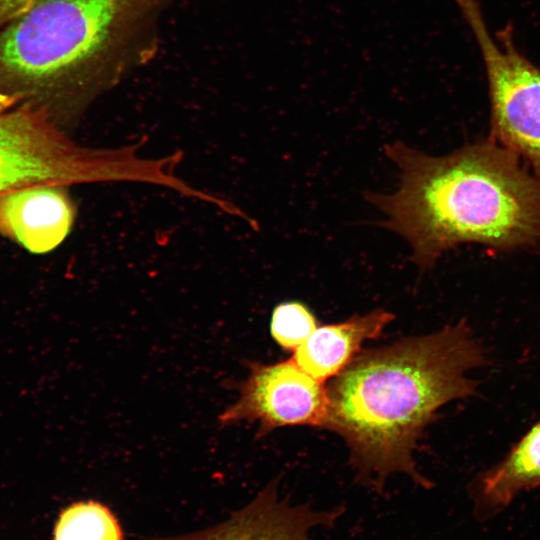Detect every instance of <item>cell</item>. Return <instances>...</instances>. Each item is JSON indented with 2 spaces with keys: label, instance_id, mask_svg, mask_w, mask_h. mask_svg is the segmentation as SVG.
<instances>
[{
  "label": "cell",
  "instance_id": "2",
  "mask_svg": "<svg viewBox=\"0 0 540 540\" xmlns=\"http://www.w3.org/2000/svg\"><path fill=\"white\" fill-rule=\"evenodd\" d=\"M384 152L399 169L398 188L365 197L421 269L463 243L510 251L540 241V173L491 138L444 156L399 141Z\"/></svg>",
  "mask_w": 540,
  "mask_h": 540
},
{
  "label": "cell",
  "instance_id": "11",
  "mask_svg": "<svg viewBox=\"0 0 540 540\" xmlns=\"http://www.w3.org/2000/svg\"><path fill=\"white\" fill-rule=\"evenodd\" d=\"M121 525L113 512L94 500L73 503L61 511L54 540H123Z\"/></svg>",
  "mask_w": 540,
  "mask_h": 540
},
{
  "label": "cell",
  "instance_id": "1",
  "mask_svg": "<svg viewBox=\"0 0 540 540\" xmlns=\"http://www.w3.org/2000/svg\"><path fill=\"white\" fill-rule=\"evenodd\" d=\"M484 361L464 321L359 352L326 386L325 425L345 441L356 480L381 493L403 474L430 488L414 460L417 441L440 407L474 393L466 373Z\"/></svg>",
  "mask_w": 540,
  "mask_h": 540
},
{
  "label": "cell",
  "instance_id": "4",
  "mask_svg": "<svg viewBox=\"0 0 540 540\" xmlns=\"http://www.w3.org/2000/svg\"><path fill=\"white\" fill-rule=\"evenodd\" d=\"M141 170L132 145L77 144L43 108L0 93V195L39 185L136 182Z\"/></svg>",
  "mask_w": 540,
  "mask_h": 540
},
{
  "label": "cell",
  "instance_id": "10",
  "mask_svg": "<svg viewBox=\"0 0 540 540\" xmlns=\"http://www.w3.org/2000/svg\"><path fill=\"white\" fill-rule=\"evenodd\" d=\"M540 486V423L534 425L497 465L483 473L474 487L476 512L490 517L522 491Z\"/></svg>",
  "mask_w": 540,
  "mask_h": 540
},
{
  "label": "cell",
  "instance_id": "13",
  "mask_svg": "<svg viewBox=\"0 0 540 540\" xmlns=\"http://www.w3.org/2000/svg\"><path fill=\"white\" fill-rule=\"evenodd\" d=\"M35 0H0V30L23 14Z\"/></svg>",
  "mask_w": 540,
  "mask_h": 540
},
{
  "label": "cell",
  "instance_id": "8",
  "mask_svg": "<svg viewBox=\"0 0 540 540\" xmlns=\"http://www.w3.org/2000/svg\"><path fill=\"white\" fill-rule=\"evenodd\" d=\"M76 206L67 186L39 185L0 195V235L31 253L44 254L68 236Z\"/></svg>",
  "mask_w": 540,
  "mask_h": 540
},
{
  "label": "cell",
  "instance_id": "3",
  "mask_svg": "<svg viewBox=\"0 0 540 540\" xmlns=\"http://www.w3.org/2000/svg\"><path fill=\"white\" fill-rule=\"evenodd\" d=\"M176 0H35L0 30V93L19 96L60 126L156 50Z\"/></svg>",
  "mask_w": 540,
  "mask_h": 540
},
{
  "label": "cell",
  "instance_id": "6",
  "mask_svg": "<svg viewBox=\"0 0 540 540\" xmlns=\"http://www.w3.org/2000/svg\"><path fill=\"white\" fill-rule=\"evenodd\" d=\"M245 365L247 378L227 385L239 392V398L219 415L221 426L258 423L257 437L286 426L325 428L326 386L293 359L274 364L247 361Z\"/></svg>",
  "mask_w": 540,
  "mask_h": 540
},
{
  "label": "cell",
  "instance_id": "12",
  "mask_svg": "<svg viewBox=\"0 0 540 540\" xmlns=\"http://www.w3.org/2000/svg\"><path fill=\"white\" fill-rule=\"evenodd\" d=\"M316 328L315 316L300 302H284L273 310L270 332L284 350L294 352Z\"/></svg>",
  "mask_w": 540,
  "mask_h": 540
},
{
  "label": "cell",
  "instance_id": "7",
  "mask_svg": "<svg viewBox=\"0 0 540 540\" xmlns=\"http://www.w3.org/2000/svg\"><path fill=\"white\" fill-rule=\"evenodd\" d=\"M344 513L343 506L321 509L295 503L281 495L276 479L221 523L157 540H316V531L332 528Z\"/></svg>",
  "mask_w": 540,
  "mask_h": 540
},
{
  "label": "cell",
  "instance_id": "9",
  "mask_svg": "<svg viewBox=\"0 0 540 540\" xmlns=\"http://www.w3.org/2000/svg\"><path fill=\"white\" fill-rule=\"evenodd\" d=\"M393 319L390 312L377 309L340 323L317 327L294 351L292 359L323 383L337 376L356 357L362 344L378 338Z\"/></svg>",
  "mask_w": 540,
  "mask_h": 540
},
{
  "label": "cell",
  "instance_id": "5",
  "mask_svg": "<svg viewBox=\"0 0 540 540\" xmlns=\"http://www.w3.org/2000/svg\"><path fill=\"white\" fill-rule=\"evenodd\" d=\"M485 66L493 141L540 173V68L516 47L509 27L494 38L477 0H455Z\"/></svg>",
  "mask_w": 540,
  "mask_h": 540
}]
</instances>
